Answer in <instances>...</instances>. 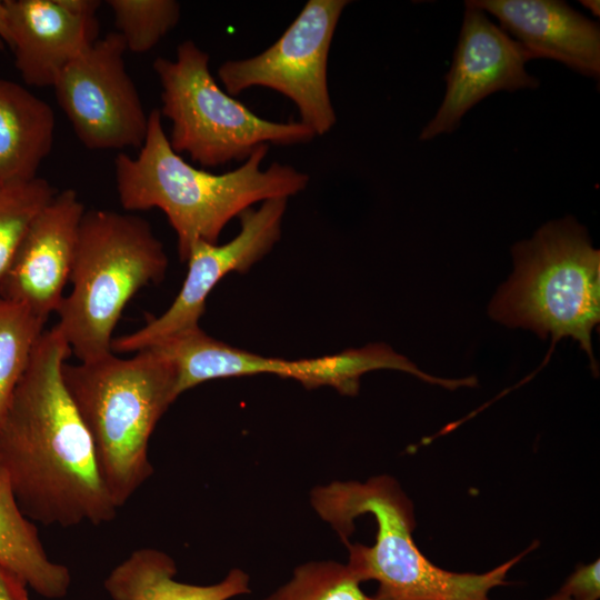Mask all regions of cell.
<instances>
[{"label":"cell","mask_w":600,"mask_h":600,"mask_svg":"<svg viewBox=\"0 0 600 600\" xmlns=\"http://www.w3.org/2000/svg\"><path fill=\"white\" fill-rule=\"evenodd\" d=\"M269 144L258 147L234 170L216 174L186 162L170 146L159 109L148 118L139 154L119 153L114 160L119 202L128 211L161 210L174 230L181 261L192 244L218 243L227 223L257 202L303 191L309 176L279 162L266 170Z\"/></svg>","instance_id":"obj_3"},{"label":"cell","mask_w":600,"mask_h":600,"mask_svg":"<svg viewBox=\"0 0 600 600\" xmlns=\"http://www.w3.org/2000/svg\"><path fill=\"white\" fill-rule=\"evenodd\" d=\"M70 354L54 327L43 331L0 420V469L21 511L33 522L63 528L102 524L118 510L63 382Z\"/></svg>","instance_id":"obj_1"},{"label":"cell","mask_w":600,"mask_h":600,"mask_svg":"<svg viewBox=\"0 0 600 600\" xmlns=\"http://www.w3.org/2000/svg\"><path fill=\"white\" fill-rule=\"evenodd\" d=\"M377 364L376 353L367 346L319 358L284 360L234 348L206 332L194 336L183 353L184 373L196 386L268 373L297 380L308 389L329 386L346 396H356L362 374L376 370Z\"/></svg>","instance_id":"obj_14"},{"label":"cell","mask_w":600,"mask_h":600,"mask_svg":"<svg viewBox=\"0 0 600 600\" xmlns=\"http://www.w3.org/2000/svg\"><path fill=\"white\" fill-rule=\"evenodd\" d=\"M114 24L127 50L150 51L180 19V3L174 0H108Z\"/></svg>","instance_id":"obj_21"},{"label":"cell","mask_w":600,"mask_h":600,"mask_svg":"<svg viewBox=\"0 0 600 600\" xmlns=\"http://www.w3.org/2000/svg\"><path fill=\"white\" fill-rule=\"evenodd\" d=\"M168 258L150 223L111 210H86L79 227L70 292L54 328L79 362L111 351L113 330L131 298L161 281Z\"/></svg>","instance_id":"obj_5"},{"label":"cell","mask_w":600,"mask_h":600,"mask_svg":"<svg viewBox=\"0 0 600 600\" xmlns=\"http://www.w3.org/2000/svg\"><path fill=\"white\" fill-rule=\"evenodd\" d=\"M534 58L563 63L594 80L600 76L599 24L559 0H472Z\"/></svg>","instance_id":"obj_15"},{"label":"cell","mask_w":600,"mask_h":600,"mask_svg":"<svg viewBox=\"0 0 600 600\" xmlns=\"http://www.w3.org/2000/svg\"><path fill=\"white\" fill-rule=\"evenodd\" d=\"M209 54L192 40L181 42L176 60L153 62L161 84V117L171 122L170 146L202 167L246 161L262 144L296 146L316 134L300 121L263 119L223 91L209 70Z\"/></svg>","instance_id":"obj_7"},{"label":"cell","mask_w":600,"mask_h":600,"mask_svg":"<svg viewBox=\"0 0 600 600\" xmlns=\"http://www.w3.org/2000/svg\"><path fill=\"white\" fill-rule=\"evenodd\" d=\"M58 191L40 177L0 181V280L28 228Z\"/></svg>","instance_id":"obj_20"},{"label":"cell","mask_w":600,"mask_h":600,"mask_svg":"<svg viewBox=\"0 0 600 600\" xmlns=\"http://www.w3.org/2000/svg\"><path fill=\"white\" fill-rule=\"evenodd\" d=\"M3 41L28 86L53 87L98 40V0H4Z\"/></svg>","instance_id":"obj_13"},{"label":"cell","mask_w":600,"mask_h":600,"mask_svg":"<svg viewBox=\"0 0 600 600\" xmlns=\"http://www.w3.org/2000/svg\"><path fill=\"white\" fill-rule=\"evenodd\" d=\"M580 3L587 8L593 16L599 17L600 13V3L598 0H581Z\"/></svg>","instance_id":"obj_25"},{"label":"cell","mask_w":600,"mask_h":600,"mask_svg":"<svg viewBox=\"0 0 600 600\" xmlns=\"http://www.w3.org/2000/svg\"><path fill=\"white\" fill-rule=\"evenodd\" d=\"M177 566L166 552L141 548L116 566L103 581L112 600H228L250 592L249 576L234 568L213 584L176 579Z\"/></svg>","instance_id":"obj_16"},{"label":"cell","mask_w":600,"mask_h":600,"mask_svg":"<svg viewBox=\"0 0 600 600\" xmlns=\"http://www.w3.org/2000/svg\"><path fill=\"white\" fill-rule=\"evenodd\" d=\"M514 271L489 306L492 319L540 338H572L598 371L591 334L600 320V251L574 218L549 221L512 247Z\"/></svg>","instance_id":"obj_6"},{"label":"cell","mask_w":600,"mask_h":600,"mask_svg":"<svg viewBox=\"0 0 600 600\" xmlns=\"http://www.w3.org/2000/svg\"><path fill=\"white\" fill-rule=\"evenodd\" d=\"M347 0H309L278 40L261 53L227 60L218 69L226 92L272 89L297 107L300 122L316 136L337 122L328 87L331 42Z\"/></svg>","instance_id":"obj_8"},{"label":"cell","mask_w":600,"mask_h":600,"mask_svg":"<svg viewBox=\"0 0 600 600\" xmlns=\"http://www.w3.org/2000/svg\"><path fill=\"white\" fill-rule=\"evenodd\" d=\"M600 561L579 567L559 590L570 600H598L600 597Z\"/></svg>","instance_id":"obj_23"},{"label":"cell","mask_w":600,"mask_h":600,"mask_svg":"<svg viewBox=\"0 0 600 600\" xmlns=\"http://www.w3.org/2000/svg\"><path fill=\"white\" fill-rule=\"evenodd\" d=\"M27 588L23 580L0 566V600H29Z\"/></svg>","instance_id":"obj_24"},{"label":"cell","mask_w":600,"mask_h":600,"mask_svg":"<svg viewBox=\"0 0 600 600\" xmlns=\"http://www.w3.org/2000/svg\"><path fill=\"white\" fill-rule=\"evenodd\" d=\"M68 393L92 440L108 492L119 509L153 472L150 437L179 397L173 364L153 349L64 363Z\"/></svg>","instance_id":"obj_4"},{"label":"cell","mask_w":600,"mask_h":600,"mask_svg":"<svg viewBox=\"0 0 600 600\" xmlns=\"http://www.w3.org/2000/svg\"><path fill=\"white\" fill-rule=\"evenodd\" d=\"M288 199L264 200L240 216V232L223 244L196 241L189 252L188 272L171 306L139 330L112 339L111 351L138 352L191 328L199 327L206 301L228 273L246 272L279 241Z\"/></svg>","instance_id":"obj_10"},{"label":"cell","mask_w":600,"mask_h":600,"mask_svg":"<svg viewBox=\"0 0 600 600\" xmlns=\"http://www.w3.org/2000/svg\"><path fill=\"white\" fill-rule=\"evenodd\" d=\"M7 10L4 0H0V38L2 39L6 31Z\"/></svg>","instance_id":"obj_26"},{"label":"cell","mask_w":600,"mask_h":600,"mask_svg":"<svg viewBox=\"0 0 600 600\" xmlns=\"http://www.w3.org/2000/svg\"><path fill=\"white\" fill-rule=\"evenodd\" d=\"M546 600H570L566 594H563L562 592H558L551 597H549L548 599Z\"/></svg>","instance_id":"obj_27"},{"label":"cell","mask_w":600,"mask_h":600,"mask_svg":"<svg viewBox=\"0 0 600 600\" xmlns=\"http://www.w3.org/2000/svg\"><path fill=\"white\" fill-rule=\"evenodd\" d=\"M86 212L77 191H58L31 222L0 280V296L47 320L69 283Z\"/></svg>","instance_id":"obj_12"},{"label":"cell","mask_w":600,"mask_h":600,"mask_svg":"<svg viewBox=\"0 0 600 600\" xmlns=\"http://www.w3.org/2000/svg\"><path fill=\"white\" fill-rule=\"evenodd\" d=\"M0 566L47 599L66 597L71 584L69 569L48 557L34 522L21 511L1 469Z\"/></svg>","instance_id":"obj_18"},{"label":"cell","mask_w":600,"mask_h":600,"mask_svg":"<svg viewBox=\"0 0 600 600\" xmlns=\"http://www.w3.org/2000/svg\"><path fill=\"white\" fill-rule=\"evenodd\" d=\"M348 564L332 560L297 567L291 579L263 600H371Z\"/></svg>","instance_id":"obj_22"},{"label":"cell","mask_w":600,"mask_h":600,"mask_svg":"<svg viewBox=\"0 0 600 600\" xmlns=\"http://www.w3.org/2000/svg\"><path fill=\"white\" fill-rule=\"evenodd\" d=\"M46 321L0 296V420L29 366Z\"/></svg>","instance_id":"obj_19"},{"label":"cell","mask_w":600,"mask_h":600,"mask_svg":"<svg viewBox=\"0 0 600 600\" xmlns=\"http://www.w3.org/2000/svg\"><path fill=\"white\" fill-rule=\"evenodd\" d=\"M531 59L484 11L466 1L459 41L444 77L443 100L419 139L428 141L456 131L473 106L497 91L537 88L539 80L526 70Z\"/></svg>","instance_id":"obj_11"},{"label":"cell","mask_w":600,"mask_h":600,"mask_svg":"<svg viewBox=\"0 0 600 600\" xmlns=\"http://www.w3.org/2000/svg\"><path fill=\"white\" fill-rule=\"evenodd\" d=\"M126 43L109 32L68 64L56 80L57 101L80 142L90 150L141 148L148 118L127 72Z\"/></svg>","instance_id":"obj_9"},{"label":"cell","mask_w":600,"mask_h":600,"mask_svg":"<svg viewBox=\"0 0 600 600\" xmlns=\"http://www.w3.org/2000/svg\"><path fill=\"white\" fill-rule=\"evenodd\" d=\"M310 502L348 546V566L360 582L374 580L371 600H491L507 573L527 553L484 573H458L434 566L416 546L413 508L388 477L316 487Z\"/></svg>","instance_id":"obj_2"},{"label":"cell","mask_w":600,"mask_h":600,"mask_svg":"<svg viewBox=\"0 0 600 600\" xmlns=\"http://www.w3.org/2000/svg\"><path fill=\"white\" fill-rule=\"evenodd\" d=\"M54 127L50 104L23 86L0 79V181L37 178L51 152Z\"/></svg>","instance_id":"obj_17"}]
</instances>
